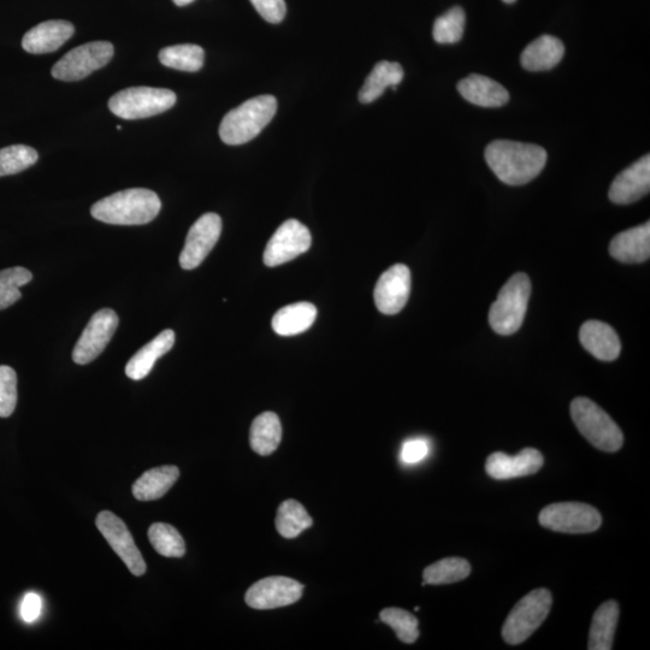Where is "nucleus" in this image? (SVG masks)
<instances>
[{
  "instance_id": "26",
  "label": "nucleus",
  "mask_w": 650,
  "mask_h": 650,
  "mask_svg": "<svg viewBox=\"0 0 650 650\" xmlns=\"http://www.w3.org/2000/svg\"><path fill=\"white\" fill-rule=\"evenodd\" d=\"M316 318L317 309L311 303L288 305L275 313L273 329L280 336L299 335L309 330Z\"/></svg>"
},
{
  "instance_id": "16",
  "label": "nucleus",
  "mask_w": 650,
  "mask_h": 650,
  "mask_svg": "<svg viewBox=\"0 0 650 650\" xmlns=\"http://www.w3.org/2000/svg\"><path fill=\"white\" fill-rule=\"evenodd\" d=\"M545 459L535 448H525L516 457H510L504 452L490 454L487 463V474L498 481L512 480L536 474L542 469Z\"/></svg>"
},
{
  "instance_id": "32",
  "label": "nucleus",
  "mask_w": 650,
  "mask_h": 650,
  "mask_svg": "<svg viewBox=\"0 0 650 650\" xmlns=\"http://www.w3.org/2000/svg\"><path fill=\"white\" fill-rule=\"evenodd\" d=\"M149 539L158 554L165 558H182L186 553V543L173 525L155 523L149 529Z\"/></svg>"
},
{
  "instance_id": "25",
  "label": "nucleus",
  "mask_w": 650,
  "mask_h": 650,
  "mask_svg": "<svg viewBox=\"0 0 650 650\" xmlns=\"http://www.w3.org/2000/svg\"><path fill=\"white\" fill-rule=\"evenodd\" d=\"M403 79L404 69L399 63L378 62L359 92V102L363 104L375 102L388 87H393L395 90Z\"/></svg>"
},
{
  "instance_id": "33",
  "label": "nucleus",
  "mask_w": 650,
  "mask_h": 650,
  "mask_svg": "<svg viewBox=\"0 0 650 650\" xmlns=\"http://www.w3.org/2000/svg\"><path fill=\"white\" fill-rule=\"evenodd\" d=\"M33 280L31 271L15 267L0 271V310L8 309L22 297L20 288Z\"/></svg>"
},
{
  "instance_id": "35",
  "label": "nucleus",
  "mask_w": 650,
  "mask_h": 650,
  "mask_svg": "<svg viewBox=\"0 0 650 650\" xmlns=\"http://www.w3.org/2000/svg\"><path fill=\"white\" fill-rule=\"evenodd\" d=\"M38 152L26 145H13L0 150V177L15 175L38 162Z\"/></svg>"
},
{
  "instance_id": "39",
  "label": "nucleus",
  "mask_w": 650,
  "mask_h": 650,
  "mask_svg": "<svg viewBox=\"0 0 650 650\" xmlns=\"http://www.w3.org/2000/svg\"><path fill=\"white\" fill-rule=\"evenodd\" d=\"M429 454L428 442L423 439H413L404 443L401 449V460L405 464H417Z\"/></svg>"
},
{
  "instance_id": "1",
  "label": "nucleus",
  "mask_w": 650,
  "mask_h": 650,
  "mask_svg": "<svg viewBox=\"0 0 650 650\" xmlns=\"http://www.w3.org/2000/svg\"><path fill=\"white\" fill-rule=\"evenodd\" d=\"M484 156L498 179L510 186L527 185L541 174L547 163L543 147L510 140L493 141Z\"/></svg>"
},
{
  "instance_id": "37",
  "label": "nucleus",
  "mask_w": 650,
  "mask_h": 650,
  "mask_svg": "<svg viewBox=\"0 0 650 650\" xmlns=\"http://www.w3.org/2000/svg\"><path fill=\"white\" fill-rule=\"evenodd\" d=\"M17 405V375L10 366L0 365V417L13 415Z\"/></svg>"
},
{
  "instance_id": "40",
  "label": "nucleus",
  "mask_w": 650,
  "mask_h": 650,
  "mask_svg": "<svg viewBox=\"0 0 650 650\" xmlns=\"http://www.w3.org/2000/svg\"><path fill=\"white\" fill-rule=\"evenodd\" d=\"M43 611V601L38 594L28 593L21 605V617L26 623L37 622Z\"/></svg>"
},
{
  "instance_id": "42",
  "label": "nucleus",
  "mask_w": 650,
  "mask_h": 650,
  "mask_svg": "<svg viewBox=\"0 0 650 650\" xmlns=\"http://www.w3.org/2000/svg\"><path fill=\"white\" fill-rule=\"evenodd\" d=\"M502 2H505L507 4H512V3L516 2V0H502Z\"/></svg>"
},
{
  "instance_id": "7",
  "label": "nucleus",
  "mask_w": 650,
  "mask_h": 650,
  "mask_svg": "<svg viewBox=\"0 0 650 650\" xmlns=\"http://www.w3.org/2000/svg\"><path fill=\"white\" fill-rule=\"evenodd\" d=\"M176 94L165 88L130 87L109 100L112 114L123 120H141L173 108Z\"/></svg>"
},
{
  "instance_id": "41",
  "label": "nucleus",
  "mask_w": 650,
  "mask_h": 650,
  "mask_svg": "<svg viewBox=\"0 0 650 650\" xmlns=\"http://www.w3.org/2000/svg\"><path fill=\"white\" fill-rule=\"evenodd\" d=\"M173 2L177 7H186V5L192 4L194 0H173Z\"/></svg>"
},
{
  "instance_id": "11",
  "label": "nucleus",
  "mask_w": 650,
  "mask_h": 650,
  "mask_svg": "<svg viewBox=\"0 0 650 650\" xmlns=\"http://www.w3.org/2000/svg\"><path fill=\"white\" fill-rule=\"evenodd\" d=\"M304 593V585L292 578L274 576L260 579L247 590L245 601L254 610H274L295 604Z\"/></svg>"
},
{
  "instance_id": "30",
  "label": "nucleus",
  "mask_w": 650,
  "mask_h": 650,
  "mask_svg": "<svg viewBox=\"0 0 650 650\" xmlns=\"http://www.w3.org/2000/svg\"><path fill=\"white\" fill-rule=\"evenodd\" d=\"M204 59L203 47L193 44L169 46L159 52V61L164 67L187 73L199 72L203 68Z\"/></svg>"
},
{
  "instance_id": "9",
  "label": "nucleus",
  "mask_w": 650,
  "mask_h": 650,
  "mask_svg": "<svg viewBox=\"0 0 650 650\" xmlns=\"http://www.w3.org/2000/svg\"><path fill=\"white\" fill-rule=\"evenodd\" d=\"M114 57V45L108 41H93L69 51L52 68L53 78L73 82L87 78L102 69Z\"/></svg>"
},
{
  "instance_id": "21",
  "label": "nucleus",
  "mask_w": 650,
  "mask_h": 650,
  "mask_svg": "<svg viewBox=\"0 0 650 650\" xmlns=\"http://www.w3.org/2000/svg\"><path fill=\"white\" fill-rule=\"evenodd\" d=\"M458 91L469 103L483 108H500L510 100V93L499 82L477 74L460 81Z\"/></svg>"
},
{
  "instance_id": "5",
  "label": "nucleus",
  "mask_w": 650,
  "mask_h": 650,
  "mask_svg": "<svg viewBox=\"0 0 650 650\" xmlns=\"http://www.w3.org/2000/svg\"><path fill=\"white\" fill-rule=\"evenodd\" d=\"M571 417L579 433L600 451H619L624 435L607 412L587 398H577L571 404Z\"/></svg>"
},
{
  "instance_id": "6",
  "label": "nucleus",
  "mask_w": 650,
  "mask_h": 650,
  "mask_svg": "<svg viewBox=\"0 0 650 650\" xmlns=\"http://www.w3.org/2000/svg\"><path fill=\"white\" fill-rule=\"evenodd\" d=\"M552 594L539 588L525 595L506 619L502 637L511 646L523 643L540 628L551 612Z\"/></svg>"
},
{
  "instance_id": "3",
  "label": "nucleus",
  "mask_w": 650,
  "mask_h": 650,
  "mask_svg": "<svg viewBox=\"0 0 650 650\" xmlns=\"http://www.w3.org/2000/svg\"><path fill=\"white\" fill-rule=\"evenodd\" d=\"M276 111L277 100L274 96L265 94L246 100L224 116L220 126L223 143L235 146L253 140L273 120Z\"/></svg>"
},
{
  "instance_id": "14",
  "label": "nucleus",
  "mask_w": 650,
  "mask_h": 650,
  "mask_svg": "<svg viewBox=\"0 0 650 650\" xmlns=\"http://www.w3.org/2000/svg\"><path fill=\"white\" fill-rule=\"evenodd\" d=\"M222 233V220L217 214H205L193 224L180 254L182 269L193 270L202 264Z\"/></svg>"
},
{
  "instance_id": "18",
  "label": "nucleus",
  "mask_w": 650,
  "mask_h": 650,
  "mask_svg": "<svg viewBox=\"0 0 650 650\" xmlns=\"http://www.w3.org/2000/svg\"><path fill=\"white\" fill-rule=\"evenodd\" d=\"M74 32V26L68 21L53 20L39 23L25 34L22 47L33 55L55 52L73 37Z\"/></svg>"
},
{
  "instance_id": "4",
  "label": "nucleus",
  "mask_w": 650,
  "mask_h": 650,
  "mask_svg": "<svg viewBox=\"0 0 650 650\" xmlns=\"http://www.w3.org/2000/svg\"><path fill=\"white\" fill-rule=\"evenodd\" d=\"M531 294V282L527 274L513 275L501 288L498 299L489 311V324L499 335H512L522 327Z\"/></svg>"
},
{
  "instance_id": "8",
  "label": "nucleus",
  "mask_w": 650,
  "mask_h": 650,
  "mask_svg": "<svg viewBox=\"0 0 650 650\" xmlns=\"http://www.w3.org/2000/svg\"><path fill=\"white\" fill-rule=\"evenodd\" d=\"M539 522L557 533L588 534L601 527L602 517L595 507L582 502H558L543 508Z\"/></svg>"
},
{
  "instance_id": "15",
  "label": "nucleus",
  "mask_w": 650,
  "mask_h": 650,
  "mask_svg": "<svg viewBox=\"0 0 650 650\" xmlns=\"http://www.w3.org/2000/svg\"><path fill=\"white\" fill-rule=\"evenodd\" d=\"M411 271L404 264L393 265L378 280L374 299L378 311L397 315L404 309L411 294Z\"/></svg>"
},
{
  "instance_id": "20",
  "label": "nucleus",
  "mask_w": 650,
  "mask_h": 650,
  "mask_svg": "<svg viewBox=\"0 0 650 650\" xmlns=\"http://www.w3.org/2000/svg\"><path fill=\"white\" fill-rule=\"evenodd\" d=\"M611 256L625 264L643 263L650 256V223L625 230L614 236L610 245Z\"/></svg>"
},
{
  "instance_id": "10",
  "label": "nucleus",
  "mask_w": 650,
  "mask_h": 650,
  "mask_svg": "<svg viewBox=\"0 0 650 650\" xmlns=\"http://www.w3.org/2000/svg\"><path fill=\"white\" fill-rule=\"evenodd\" d=\"M310 230L297 220H288L271 236L264 251V263L269 268L291 262L310 250Z\"/></svg>"
},
{
  "instance_id": "31",
  "label": "nucleus",
  "mask_w": 650,
  "mask_h": 650,
  "mask_svg": "<svg viewBox=\"0 0 650 650\" xmlns=\"http://www.w3.org/2000/svg\"><path fill=\"white\" fill-rule=\"evenodd\" d=\"M471 573V565L463 558H446L430 565L423 572V585L452 584L464 581Z\"/></svg>"
},
{
  "instance_id": "36",
  "label": "nucleus",
  "mask_w": 650,
  "mask_h": 650,
  "mask_svg": "<svg viewBox=\"0 0 650 650\" xmlns=\"http://www.w3.org/2000/svg\"><path fill=\"white\" fill-rule=\"evenodd\" d=\"M380 619L395 631L401 642L411 644L418 640V619L412 613L397 607L386 608L380 613Z\"/></svg>"
},
{
  "instance_id": "28",
  "label": "nucleus",
  "mask_w": 650,
  "mask_h": 650,
  "mask_svg": "<svg viewBox=\"0 0 650 650\" xmlns=\"http://www.w3.org/2000/svg\"><path fill=\"white\" fill-rule=\"evenodd\" d=\"M282 440V425L274 412H264L254 419L250 433V443L259 455L273 454Z\"/></svg>"
},
{
  "instance_id": "23",
  "label": "nucleus",
  "mask_w": 650,
  "mask_h": 650,
  "mask_svg": "<svg viewBox=\"0 0 650 650\" xmlns=\"http://www.w3.org/2000/svg\"><path fill=\"white\" fill-rule=\"evenodd\" d=\"M175 344L173 330H164L145 345L126 366V375L133 381L144 380L150 374L157 360L167 354Z\"/></svg>"
},
{
  "instance_id": "19",
  "label": "nucleus",
  "mask_w": 650,
  "mask_h": 650,
  "mask_svg": "<svg viewBox=\"0 0 650 650\" xmlns=\"http://www.w3.org/2000/svg\"><path fill=\"white\" fill-rule=\"evenodd\" d=\"M579 340L585 350L604 362L616 360L622 350L616 330L600 321L585 322L579 330Z\"/></svg>"
},
{
  "instance_id": "12",
  "label": "nucleus",
  "mask_w": 650,
  "mask_h": 650,
  "mask_svg": "<svg viewBox=\"0 0 650 650\" xmlns=\"http://www.w3.org/2000/svg\"><path fill=\"white\" fill-rule=\"evenodd\" d=\"M96 524L100 534L126 564L128 570L134 576H143L146 572L145 560L123 520L110 511H103L98 514Z\"/></svg>"
},
{
  "instance_id": "29",
  "label": "nucleus",
  "mask_w": 650,
  "mask_h": 650,
  "mask_svg": "<svg viewBox=\"0 0 650 650\" xmlns=\"http://www.w3.org/2000/svg\"><path fill=\"white\" fill-rule=\"evenodd\" d=\"M276 529L285 539H295L312 527L313 520L305 507L295 500L283 501L277 510Z\"/></svg>"
},
{
  "instance_id": "17",
  "label": "nucleus",
  "mask_w": 650,
  "mask_h": 650,
  "mask_svg": "<svg viewBox=\"0 0 650 650\" xmlns=\"http://www.w3.org/2000/svg\"><path fill=\"white\" fill-rule=\"evenodd\" d=\"M650 189V157L644 156L614 179L610 193L611 202L629 205L638 202Z\"/></svg>"
},
{
  "instance_id": "22",
  "label": "nucleus",
  "mask_w": 650,
  "mask_h": 650,
  "mask_svg": "<svg viewBox=\"0 0 650 650\" xmlns=\"http://www.w3.org/2000/svg\"><path fill=\"white\" fill-rule=\"evenodd\" d=\"M565 53L563 41L552 35H542L527 46L520 57L525 70L529 72H546L560 63Z\"/></svg>"
},
{
  "instance_id": "13",
  "label": "nucleus",
  "mask_w": 650,
  "mask_h": 650,
  "mask_svg": "<svg viewBox=\"0 0 650 650\" xmlns=\"http://www.w3.org/2000/svg\"><path fill=\"white\" fill-rule=\"evenodd\" d=\"M118 322L120 319L114 310L103 309L94 313L74 348V362L86 365L97 359L109 345L117 330Z\"/></svg>"
},
{
  "instance_id": "2",
  "label": "nucleus",
  "mask_w": 650,
  "mask_h": 650,
  "mask_svg": "<svg viewBox=\"0 0 650 650\" xmlns=\"http://www.w3.org/2000/svg\"><path fill=\"white\" fill-rule=\"evenodd\" d=\"M161 209V199L155 192L132 188L99 200L92 206L91 215L115 226H143L155 220Z\"/></svg>"
},
{
  "instance_id": "38",
  "label": "nucleus",
  "mask_w": 650,
  "mask_h": 650,
  "mask_svg": "<svg viewBox=\"0 0 650 650\" xmlns=\"http://www.w3.org/2000/svg\"><path fill=\"white\" fill-rule=\"evenodd\" d=\"M251 3L263 19L270 23H280L287 14L285 0H251Z\"/></svg>"
},
{
  "instance_id": "34",
  "label": "nucleus",
  "mask_w": 650,
  "mask_h": 650,
  "mask_svg": "<svg viewBox=\"0 0 650 650\" xmlns=\"http://www.w3.org/2000/svg\"><path fill=\"white\" fill-rule=\"evenodd\" d=\"M465 29V11L455 7L436 19L433 37L439 44H457L462 40Z\"/></svg>"
},
{
  "instance_id": "24",
  "label": "nucleus",
  "mask_w": 650,
  "mask_h": 650,
  "mask_svg": "<svg viewBox=\"0 0 650 650\" xmlns=\"http://www.w3.org/2000/svg\"><path fill=\"white\" fill-rule=\"evenodd\" d=\"M180 470L176 466L165 465L146 471L134 483L133 495L139 501H155L163 498L175 482L179 480Z\"/></svg>"
},
{
  "instance_id": "27",
  "label": "nucleus",
  "mask_w": 650,
  "mask_h": 650,
  "mask_svg": "<svg viewBox=\"0 0 650 650\" xmlns=\"http://www.w3.org/2000/svg\"><path fill=\"white\" fill-rule=\"evenodd\" d=\"M619 618L616 601H607L596 610L589 632L590 650H611Z\"/></svg>"
}]
</instances>
